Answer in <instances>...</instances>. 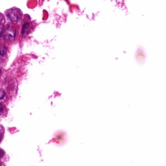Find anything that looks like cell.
Segmentation results:
<instances>
[{
    "instance_id": "cell-1",
    "label": "cell",
    "mask_w": 166,
    "mask_h": 166,
    "mask_svg": "<svg viewBox=\"0 0 166 166\" xmlns=\"http://www.w3.org/2000/svg\"><path fill=\"white\" fill-rule=\"evenodd\" d=\"M8 20L12 23H17L22 16V13L19 8H13L8 10L7 14Z\"/></svg>"
},
{
    "instance_id": "cell-2",
    "label": "cell",
    "mask_w": 166,
    "mask_h": 166,
    "mask_svg": "<svg viewBox=\"0 0 166 166\" xmlns=\"http://www.w3.org/2000/svg\"><path fill=\"white\" fill-rule=\"evenodd\" d=\"M16 37V31L11 27L4 28L2 39L8 42H13Z\"/></svg>"
},
{
    "instance_id": "cell-3",
    "label": "cell",
    "mask_w": 166,
    "mask_h": 166,
    "mask_svg": "<svg viewBox=\"0 0 166 166\" xmlns=\"http://www.w3.org/2000/svg\"><path fill=\"white\" fill-rule=\"evenodd\" d=\"M30 28V24L29 23H26L23 24V30H22V35L23 36L26 35L29 31Z\"/></svg>"
},
{
    "instance_id": "cell-4",
    "label": "cell",
    "mask_w": 166,
    "mask_h": 166,
    "mask_svg": "<svg viewBox=\"0 0 166 166\" xmlns=\"http://www.w3.org/2000/svg\"><path fill=\"white\" fill-rule=\"evenodd\" d=\"M7 52V49L6 47L0 46V55H4Z\"/></svg>"
},
{
    "instance_id": "cell-5",
    "label": "cell",
    "mask_w": 166,
    "mask_h": 166,
    "mask_svg": "<svg viewBox=\"0 0 166 166\" xmlns=\"http://www.w3.org/2000/svg\"><path fill=\"white\" fill-rule=\"evenodd\" d=\"M4 25L2 24H0V39H2L3 33L4 31Z\"/></svg>"
},
{
    "instance_id": "cell-6",
    "label": "cell",
    "mask_w": 166,
    "mask_h": 166,
    "mask_svg": "<svg viewBox=\"0 0 166 166\" xmlns=\"http://www.w3.org/2000/svg\"><path fill=\"white\" fill-rule=\"evenodd\" d=\"M5 96V93L3 90H0V100H2Z\"/></svg>"
},
{
    "instance_id": "cell-7",
    "label": "cell",
    "mask_w": 166,
    "mask_h": 166,
    "mask_svg": "<svg viewBox=\"0 0 166 166\" xmlns=\"http://www.w3.org/2000/svg\"><path fill=\"white\" fill-rule=\"evenodd\" d=\"M4 154V151H3V150H0V157H3Z\"/></svg>"
},
{
    "instance_id": "cell-8",
    "label": "cell",
    "mask_w": 166,
    "mask_h": 166,
    "mask_svg": "<svg viewBox=\"0 0 166 166\" xmlns=\"http://www.w3.org/2000/svg\"><path fill=\"white\" fill-rule=\"evenodd\" d=\"M3 109V105H1V103H0V112H1Z\"/></svg>"
},
{
    "instance_id": "cell-9",
    "label": "cell",
    "mask_w": 166,
    "mask_h": 166,
    "mask_svg": "<svg viewBox=\"0 0 166 166\" xmlns=\"http://www.w3.org/2000/svg\"><path fill=\"white\" fill-rule=\"evenodd\" d=\"M1 69H0V76H1Z\"/></svg>"
},
{
    "instance_id": "cell-10",
    "label": "cell",
    "mask_w": 166,
    "mask_h": 166,
    "mask_svg": "<svg viewBox=\"0 0 166 166\" xmlns=\"http://www.w3.org/2000/svg\"><path fill=\"white\" fill-rule=\"evenodd\" d=\"M0 166H1V162H0Z\"/></svg>"
}]
</instances>
